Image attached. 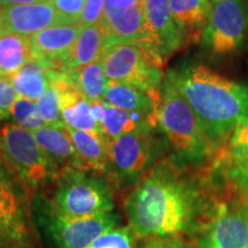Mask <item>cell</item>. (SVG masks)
I'll return each instance as SVG.
<instances>
[{
  "label": "cell",
  "mask_w": 248,
  "mask_h": 248,
  "mask_svg": "<svg viewBox=\"0 0 248 248\" xmlns=\"http://www.w3.org/2000/svg\"><path fill=\"white\" fill-rule=\"evenodd\" d=\"M48 80L57 88L60 95L61 115L66 125L105 137L102 126L92 115L91 102L80 92L70 74L49 69Z\"/></svg>",
  "instance_id": "cell-12"
},
{
  "label": "cell",
  "mask_w": 248,
  "mask_h": 248,
  "mask_svg": "<svg viewBox=\"0 0 248 248\" xmlns=\"http://www.w3.org/2000/svg\"><path fill=\"white\" fill-rule=\"evenodd\" d=\"M4 161L24 185L39 187L58 178L59 169L40 148L33 133L16 123L1 130Z\"/></svg>",
  "instance_id": "cell-6"
},
{
  "label": "cell",
  "mask_w": 248,
  "mask_h": 248,
  "mask_svg": "<svg viewBox=\"0 0 248 248\" xmlns=\"http://www.w3.org/2000/svg\"><path fill=\"white\" fill-rule=\"evenodd\" d=\"M67 23H78L86 0H49Z\"/></svg>",
  "instance_id": "cell-30"
},
{
  "label": "cell",
  "mask_w": 248,
  "mask_h": 248,
  "mask_svg": "<svg viewBox=\"0 0 248 248\" xmlns=\"http://www.w3.org/2000/svg\"><path fill=\"white\" fill-rule=\"evenodd\" d=\"M247 248H248V246H247Z\"/></svg>",
  "instance_id": "cell-39"
},
{
  "label": "cell",
  "mask_w": 248,
  "mask_h": 248,
  "mask_svg": "<svg viewBox=\"0 0 248 248\" xmlns=\"http://www.w3.org/2000/svg\"><path fill=\"white\" fill-rule=\"evenodd\" d=\"M141 248H190L184 241L175 237L169 238H155L145 244Z\"/></svg>",
  "instance_id": "cell-33"
},
{
  "label": "cell",
  "mask_w": 248,
  "mask_h": 248,
  "mask_svg": "<svg viewBox=\"0 0 248 248\" xmlns=\"http://www.w3.org/2000/svg\"><path fill=\"white\" fill-rule=\"evenodd\" d=\"M199 244L200 248H247L248 199L240 208L233 210L219 204Z\"/></svg>",
  "instance_id": "cell-14"
},
{
  "label": "cell",
  "mask_w": 248,
  "mask_h": 248,
  "mask_svg": "<svg viewBox=\"0 0 248 248\" xmlns=\"http://www.w3.org/2000/svg\"><path fill=\"white\" fill-rule=\"evenodd\" d=\"M70 75L90 102L101 101V99H104L109 79H107L100 59L91 64L71 71Z\"/></svg>",
  "instance_id": "cell-26"
},
{
  "label": "cell",
  "mask_w": 248,
  "mask_h": 248,
  "mask_svg": "<svg viewBox=\"0 0 248 248\" xmlns=\"http://www.w3.org/2000/svg\"><path fill=\"white\" fill-rule=\"evenodd\" d=\"M0 30H1V29H0Z\"/></svg>",
  "instance_id": "cell-40"
},
{
  "label": "cell",
  "mask_w": 248,
  "mask_h": 248,
  "mask_svg": "<svg viewBox=\"0 0 248 248\" xmlns=\"http://www.w3.org/2000/svg\"><path fill=\"white\" fill-rule=\"evenodd\" d=\"M88 248H133V232L129 228H115L99 237Z\"/></svg>",
  "instance_id": "cell-29"
},
{
  "label": "cell",
  "mask_w": 248,
  "mask_h": 248,
  "mask_svg": "<svg viewBox=\"0 0 248 248\" xmlns=\"http://www.w3.org/2000/svg\"><path fill=\"white\" fill-rule=\"evenodd\" d=\"M48 62L31 60L21 68L17 73L8 77L17 95L28 100H39L49 85Z\"/></svg>",
  "instance_id": "cell-21"
},
{
  "label": "cell",
  "mask_w": 248,
  "mask_h": 248,
  "mask_svg": "<svg viewBox=\"0 0 248 248\" xmlns=\"http://www.w3.org/2000/svg\"><path fill=\"white\" fill-rule=\"evenodd\" d=\"M54 208L68 217H85L113 212L114 198L104 178L86 169L68 168L60 171L55 188Z\"/></svg>",
  "instance_id": "cell-5"
},
{
  "label": "cell",
  "mask_w": 248,
  "mask_h": 248,
  "mask_svg": "<svg viewBox=\"0 0 248 248\" xmlns=\"http://www.w3.org/2000/svg\"><path fill=\"white\" fill-rule=\"evenodd\" d=\"M82 29L78 23L57 24L29 37L31 59L45 62L60 60L75 45Z\"/></svg>",
  "instance_id": "cell-16"
},
{
  "label": "cell",
  "mask_w": 248,
  "mask_h": 248,
  "mask_svg": "<svg viewBox=\"0 0 248 248\" xmlns=\"http://www.w3.org/2000/svg\"><path fill=\"white\" fill-rule=\"evenodd\" d=\"M248 38L247 0H213L203 43L216 55L239 52Z\"/></svg>",
  "instance_id": "cell-9"
},
{
  "label": "cell",
  "mask_w": 248,
  "mask_h": 248,
  "mask_svg": "<svg viewBox=\"0 0 248 248\" xmlns=\"http://www.w3.org/2000/svg\"><path fill=\"white\" fill-rule=\"evenodd\" d=\"M100 61L107 78L137 88L160 101L164 60L151 49L136 44H117L107 47Z\"/></svg>",
  "instance_id": "cell-4"
},
{
  "label": "cell",
  "mask_w": 248,
  "mask_h": 248,
  "mask_svg": "<svg viewBox=\"0 0 248 248\" xmlns=\"http://www.w3.org/2000/svg\"><path fill=\"white\" fill-rule=\"evenodd\" d=\"M38 222L55 248H88L102 234L115 229L119 218L111 212L68 217L59 213L53 204H42Z\"/></svg>",
  "instance_id": "cell-8"
},
{
  "label": "cell",
  "mask_w": 248,
  "mask_h": 248,
  "mask_svg": "<svg viewBox=\"0 0 248 248\" xmlns=\"http://www.w3.org/2000/svg\"><path fill=\"white\" fill-rule=\"evenodd\" d=\"M172 16L187 42H195L203 36L208 26L210 0H169Z\"/></svg>",
  "instance_id": "cell-19"
},
{
  "label": "cell",
  "mask_w": 248,
  "mask_h": 248,
  "mask_svg": "<svg viewBox=\"0 0 248 248\" xmlns=\"http://www.w3.org/2000/svg\"><path fill=\"white\" fill-rule=\"evenodd\" d=\"M12 116L18 125L35 132L46 125L45 121L40 116L38 107L35 101L18 97L12 108Z\"/></svg>",
  "instance_id": "cell-27"
},
{
  "label": "cell",
  "mask_w": 248,
  "mask_h": 248,
  "mask_svg": "<svg viewBox=\"0 0 248 248\" xmlns=\"http://www.w3.org/2000/svg\"><path fill=\"white\" fill-rule=\"evenodd\" d=\"M105 51L104 31L99 24L84 27L80 31L75 45L67 55L57 61L48 62L52 69L70 74L93 62L98 61Z\"/></svg>",
  "instance_id": "cell-17"
},
{
  "label": "cell",
  "mask_w": 248,
  "mask_h": 248,
  "mask_svg": "<svg viewBox=\"0 0 248 248\" xmlns=\"http://www.w3.org/2000/svg\"><path fill=\"white\" fill-rule=\"evenodd\" d=\"M145 0H106V6L115 9H126L140 5Z\"/></svg>",
  "instance_id": "cell-34"
},
{
  "label": "cell",
  "mask_w": 248,
  "mask_h": 248,
  "mask_svg": "<svg viewBox=\"0 0 248 248\" xmlns=\"http://www.w3.org/2000/svg\"><path fill=\"white\" fill-rule=\"evenodd\" d=\"M40 116L45 121L46 125L57 126V128H66V123L61 115L60 95L55 86L49 83L47 90L37 101Z\"/></svg>",
  "instance_id": "cell-28"
},
{
  "label": "cell",
  "mask_w": 248,
  "mask_h": 248,
  "mask_svg": "<svg viewBox=\"0 0 248 248\" xmlns=\"http://www.w3.org/2000/svg\"><path fill=\"white\" fill-rule=\"evenodd\" d=\"M57 24H67V22L49 0L0 8V29L4 32L29 38Z\"/></svg>",
  "instance_id": "cell-13"
},
{
  "label": "cell",
  "mask_w": 248,
  "mask_h": 248,
  "mask_svg": "<svg viewBox=\"0 0 248 248\" xmlns=\"http://www.w3.org/2000/svg\"><path fill=\"white\" fill-rule=\"evenodd\" d=\"M144 13L148 29L156 43L157 51L164 60L184 43V36L172 16L170 1L145 0Z\"/></svg>",
  "instance_id": "cell-15"
},
{
  "label": "cell",
  "mask_w": 248,
  "mask_h": 248,
  "mask_svg": "<svg viewBox=\"0 0 248 248\" xmlns=\"http://www.w3.org/2000/svg\"><path fill=\"white\" fill-rule=\"evenodd\" d=\"M144 126H157L156 120L147 114L139 111H128L105 104V117L102 123L105 138L108 141L115 140L120 136Z\"/></svg>",
  "instance_id": "cell-23"
},
{
  "label": "cell",
  "mask_w": 248,
  "mask_h": 248,
  "mask_svg": "<svg viewBox=\"0 0 248 248\" xmlns=\"http://www.w3.org/2000/svg\"><path fill=\"white\" fill-rule=\"evenodd\" d=\"M212 1H213V0H212Z\"/></svg>",
  "instance_id": "cell-41"
},
{
  "label": "cell",
  "mask_w": 248,
  "mask_h": 248,
  "mask_svg": "<svg viewBox=\"0 0 248 248\" xmlns=\"http://www.w3.org/2000/svg\"><path fill=\"white\" fill-rule=\"evenodd\" d=\"M30 60L29 38L0 30V76L11 77Z\"/></svg>",
  "instance_id": "cell-25"
},
{
  "label": "cell",
  "mask_w": 248,
  "mask_h": 248,
  "mask_svg": "<svg viewBox=\"0 0 248 248\" xmlns=\"http://www.w3.org/2000/svg\"><path fill=\"white\" fill-rule=\"evenodd\" d=\"M17 98V93L8 77L0 76V120H7L12 116V108Z\"/></svg>",
  "instance_id": "cell-31"
},
{
  "label": "cell",
  "mask_w": 248,
  "mask_h": 248,
  "mask_svg": "<svg viewBox=\"0 0 248 248\" xmlns=\"http://www.w3.org/2000/svg\"><path fill=\"white\" fill-rule=\"evenodd\" d=\"M231 177L233 178V181H235L237 185L239 186L241 190L247 194V198H248V168L234 173V175H232Z\"/></svg>",
  "instance_id": "cell-35"
},
{
  "label": "cell",
  "mask_w": 248,
  "mask_h": 248,
  "mask_svg": "<svg viewBox=\"0 0 248 248\" xmlns=\"http://www.w3.org/2000/svg\"><path fill=\"white\" fill-rule=\"evenodd\" d=\"M91 111H92L93 117H94V119L98 121V123L102 126L104 117H105V104H102L101 101L91 102Z\"/></svg>",
  "instance_id": "cell-36"
},
{
  "label": "cell",
  "mask_w": 248,
  "mask_h": 248,
  "mask_svg": "<svg viewBox=\"0 0 248 248\" xmlns=\"http://www.w3.org/2000/svg\"><path fill=\"white\" fill-rule=\"evenodd\" d=\"M156 123L173 150L186 161L199 163L218 153L219 146L207 135L190 105L168 75L164 77L161 86Z\"/></svg>",
  "instance_id": "cell-3"
},
{
  "label": "cell",
  "mask_w": 248,
  "mask_h": 248,
  "mask_svg": "<svg viewBox=\"0 0 248 248\" xmlns=\"http://www.w3.org/2000/svg\"><path fill=\"white\" fill-rule=\"evenodd\" d=\"M200 195L191 183L169 166L145 176L126 199L130 229L140 238H169L191 228L200 207Z\"/></svg>",
  "instance_id": "cell-1"
},
{
  "label": "cell",
  "mask_w": 248,
  "mask_h": 248,
  "mask_svg": "<svg viewBox=\"0 0 248 248\" xmlns=\"http://www.w3.org/2000/svg\"><path fill=\"white\" fill-rule=\"evenodd\" d=\"M0 248H36L24 184L0 160Z\"/></svg>",
  "instance_id": "cell-7"
},
{
  "label": "cell",
  "mask_w": 248,
  "mask_h": 248,
  "mask_svg": "<svg viewBox=\"0 0 248 248\" xmlns=\"http://www.w3.org/2000/svg\"><path fill=\"white\" fill-rule=\"evenodd\" d=\"M67 130L86 168L100 172L110 171L111 166L108 152L109 141L104 136L71 129L69 126H67Z\"/></svg>",
  "instance_id": "cell-20"
},
{
  "label": "cell",
  "mask_w": 248,
  "mask_h": 248,
  "mask_svg": "<svg viewBox=\"0 0 248 248\" xmlns=\"http://www.w3.org/2000/svg\"><path fill=\"white\" fill-rule=\"evenodd\" d=\"M99 26L104 31L105 49L117 44H136L160 55L154 37L147 27L144 2L126 9L106 6Z\"/></svg>",
  "instance_id": "cell-11"
},
{
  "label": "cell",
  "mask_w": 248,
  "mask_h": 248,
  "mask_svg": "<svg viewBox=\"0 0 248 248\" xmlns=\"http://www.w3.org/2000/svg\"><path fill=\"white\" fill-rule=\"evenodd\" d=\"M105 7H106V0H86L78 24L83 28L99 24L104 15Z\"/></svg>",
  "instance_id": "cell-32"
},
{
  "label": "cell",
  "mask_w": 248,
  "mask_h": 248,
  "mask_svg": "<svg viewBox=\"0 0 248 248\" xmlns=\"http://www.w3.org/2000/svg\"><path fill=\"white\" fill-rule=\"evenodd\" d=\"M104 99L107 104L114 107L123 110L147 114L156 120V108L159 102L137 88L109 80Z\"/></svg>",
  "instance_id": "cell-22"
},
{
  "label": "cell",
  "mask_w": 248,
  "mask_h": 248,
  "mask_svg": "<svg viewBox=\"0 0 248 248\" xmlns=\"http://www.w3.org/2000/svg\"><path fill=\"white\" fill-rule=\"evenodd\" d=\"M32 133L40 148L57 166L59 171L68 168L89 170L74 146L67 126L57 128L45 125Z\"/></svg>",
  "instance_id": "cell-18"
},
{
  "label": "cell",
  "mask_w": 248,
  "mask_h": 248,
  "mask_svg": "<svg viewBox=\"0 0 248 248\" xmlns=\"http://www.w3.org/2000/svg\"><path fill=\"white\" fill-rule=\"evenodd\" d=\"M2 151V137H1V132H0V152Z\"/></svg>",
  "instance_id": "cell-38"
},
{
  "label": "cell",
  "mask_w": 248,
  "mask_h": 248,
  "mask_svg": "<svg viewBox=\"0 0 248 248\" xmlns=\"http://www.w3.org/2000/svg\"><path fill=\"white\" fill-rule=\"evenodd\" d=\"M216 162L226 164L230 176L248 168V117L229 133L216 155Z\"/></svg>",
  "instance_id": "cell-24"
},
{
  "label": "cell",
  "mask_w": 248,
  "mask_h": 248,
  "mask_svg": "<svg viewBox=\"0 0 248 248\" xmlns=\"http://www.w3.org/2000/svg\"><path fill=\"white\" fill-rule=\"evenodd\" d=\"M167 75L219 148L234 126L248 117V85L202 64H186Z\"/></svg>",
  "instance_id": "cell-2"
},
{
  "label": "cell",
  "mask_w": 248,
  "mask_h": 248,
  "mask_svg": "<svg viewBox=\"0 0 248 248\" xmlns=\"http://www.w3.org/2000/svg\"><path fill=\"white\" fill-rule=\"evenodd\" d=\"M152 126L124 133L108 144L111 169L123 181L140 177L150 168L154 157Z\"/></svg>",
  "instance_id": "cell-10"
},
{
  "label": "cell",
  "mask_w": 248,
  "mask_h": 248,
  "mask_svg": "<svg viewBox=\"0 0 248 248\" xmlns=\"http://www.w3.org/2000/svg\"><path fill=\"white\" fill-rule=\"evenodd\" d=\"M47 1V0H0V8L9 7V6L16 5H27V4H36V2Z\"/></svg>",
  "instance_id": "cell-37"
}]
</instances>
